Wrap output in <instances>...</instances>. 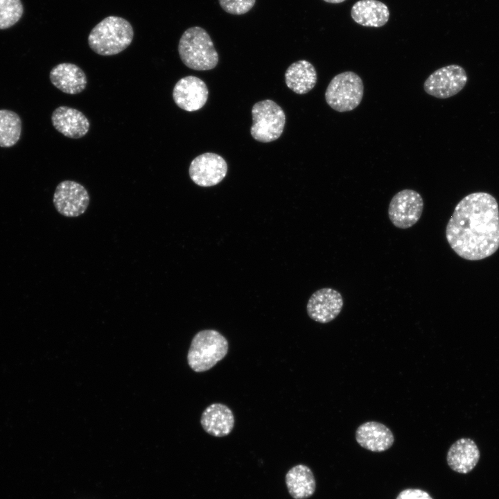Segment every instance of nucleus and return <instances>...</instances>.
<instances>
[{
	"instance_id": "obj_1",
	"label": "nucleus",
	"mask_w": 499,
	"mask_h": 499,
	"mask_svg": "<svg viewBox=\"0 0 499 499\" xmlns=\"http://www.w3.org/2000/svg\"><path fill=\"white\" fill-rule=\"evenodd\" d=\"M446 238L460 257L478 261L499 248V209L489 193L477 192L463 198L446 227Z\"/></svg>"
},
{
	"instance_id": "obj_11",
	"label": "nucleus",
	"mask_w": 499,
	"mask_h": 499,
	"mask_svg": "<svg viewBox=\"0 0 499 499\" xmlns=\"http://www.w3.org/2000/svg\"><path fill=\"white\" fill-rule=\"evenodd\" d=\"M343 304L340 292L331 288H323L312 294L307 303L306 310L312 319L325 324L331 322L340 314Z\"/></svg>"
},
{
	"instance_id": "obj_20",
	"label": "nucleus",
	"mask_w": 499,
	"mask_h": 499,
	"mask_svg": "<svg viewBox=\"0 0 499 499\" xmlns=\"http://www.w3.org/2000/svg\"><path fill=\"white\" fill-rule=\"evenodd\" d=\"M286 484L290 495L294 499H306L315 491V480L309 467L298 464L286 473Z\"/></svg>"
},
{
	"instance_id": "obj_7",
	"label": "nucleus",
	"mask_w": 499,
	"mask_h": 499,
	"mask_svg": "<svg viewBox=\"0 0 499 499\" xmlns=\"http://www.w3.org/2000/svg\"><path fill=\"white\" fill-rule=\"evenodd\" d=\"M423 209V200L416 191L405 189L396 193L388 207V216L397 228L408 229L420 219Z\"/></svg>"
},
{
	"instance_id": "obj_8",
	"label": "nucleus",
	"mask_w": 499,
	"mask_h": 499,
	"mask_svg": "<svg viewBox=\"0 0 499 499\" xmlns=\"http://www.w3.org/2000/svg\"><path fill=\"white\" fill-rule=\"evenodd\" d=\"M468 77L457 64L443 67L432 72L425 80V91L437 98H448L459 93L466 85Z\"/></svg>"
},
{
	"instance_id": "obj_16",
	"label": "nucleus",
	"mask_w": 499,
	"mask_h": 499,
	"mask_svg": "<svg viewBox=\"0 0 499 499\" xmlns=\"http://www.w3.org/2000/svg\"><path fill=\"white\" fill-rule=\"evenodd\" d=\"M200 423L208 434L217 437H225L234 428V417L226 405L212 403L203 411Z\"/></svg>"
},
{
	"instance_id": "obj_2",
	"label": "nucleus",
	"mask_w": 499,
	"mask_h": 499,
	"mask_svg": "<svg viewBox=\"0 0 499 499\" xmlns=\"http://www.w3.org/2000/svg\"><path fill=\"white\" fill-rule=\"evenodd\" d=\"M133 37L131 24L123 17L111 15L91 29L88 36V44L98 55H114L128 48Z\"/></svg>"
},
{
	"instance_id": "obj_6",
	"label": "nucleus",
	"mask_w": 499,
	"mask_h": 499,
	"mask_svg": "<svg viewBox=\"0 0 499 499\" xmlns=\"http://www.w3.org/2000/svg\"><path fill=\"white\" fill-rule=\"evenodd\" d=\"M252 137L258 141L268 143L281 135L286 123L282 108L274 101L266 99L256 103L252 108Z\"/></svg>"
},
{
	"instance_id": "obj_19",
	"label": "nucleus",
	"mask_w": 499,
	"mask_h": 499,
	"mask_svg": "<svg viewBox=\"0 0 499 499\" xmlns=\"http://www.w3.org/2000/svg\"><path fill=\"white\" fill-rule=\"evenodd\" d=\"M287 87L297 94H305L316 85L317 72L307 60H301L291 64L285 72Z\"/></svg>"
},
{
	"instance_id": "obj_22",
	"label": "nucleus",
	"mask_w": 499,
	"mask_h": 499,
	"mask_svg": "<svg viewBox=\"0 0 499 499\" xmlns=\"http://www.w3.org/2000/svg\"><path fill=\"white\" fill-rule=\"evenodd\" d=\"M23 11L21 0H0V29L15 24L21 17Z\"/></svg>"
},
{
	"instance_id": "obj_3",
	"label": "nucleus",
	"mask_w": 499,
	"mask_h": 499,
	"mask_svg": "<svg viewBox=\"0 0 499 499\" xmlns=\"http://www.w3.org/2000/svg\"><path fill=\"white\" fill-rule=\"evenodd\" d=\"M178 53L182 62L193 70H211L218 62V54L211 37L200 26L190 27L183 33Z\"/></svg>"
},
{
	"instance_id": "obj_21",
	"label": "nucleus",
	"mask_w": 499,
	"mask_h": 499,
	"mask_svg": "<svg viewBox=\"0 0 499 499\" xmlns=\"http://www.w3.org/2000/svg\"><path fill=\"white\" fill-rule=\"evenodd\" d=\"M21 133V121L13 111L0 110V147L9 148L19 141Z\"/></svg>"
},
{
	"instance_id": "obj_5",
	"label": "nucleus",
	"mask_w": 499,
	"mask_h": 499,
	"mask_svg": "<svg viewBox=\"0 0 499 499\" xmlns=\"http://www.w3.org/2000/svg\"><path fill=\"white\" fill-rule=\"evenodd\" d=\"M363 94L364 85L361 78L355 72L344 71L331 79L326 89L325 100L334 110L345 112L360 105Z\"/></svg>"
},
{
	"instance_id": "obj_10",
	"label": "nucleus",
	"mask_w": 499,
	"mask_h": 499,
	"mask_svg": "<svg viewBox=\"0 0 499 499\" xmlns=\"http://www.w3.org/2000/svg\"><path fill=\"white\" fill-rule=\"evenodd\" d=\"M227 164L220 155L205 152L194 158L189 168L192 181L197 185L209 187L218 184L226 176Z\"/></svg>"
},
{
	"instance_id": "obj_12",
	"label": "nucleus",
	"mask_w": 499,
	"mask_h": 499,
	"mask_svg": "<svg viewBox=\"0 0 499 499\" xmlns=\"http://www.w3.org/2000/svg\"><path fill=\"white\" fill-rule=\"evenodd\" d=\"M209 91L200 78L189 76L180 79L174 86L173 98L181 109L194 112L201 109L207 103Z\"/></svg>"
},
{
	"instance_id": "obj_9",
	"label": "nucleus",
	"mask_w": 499,
	"mask_h": 499,
	"mask_svg": "<svg viewBox=\"0 0 499 499\" xmlns=\"http://www.w3.org/2000/svg\"><path fill=\"white\" fill-rule=\"evenodd\" d=\"M56 210L67 217H78L83 214L89 203L87 189L80 183L64 180L59 183L53 195Z\"/></svg>"
},
{
	"instance_id": "obj_4",
	"label": "nucleus",
	"mask_w": 499,
	"mask_h": 499,
	"mask_svg": "<svg viewBox=\"0 0 499 499\" xmlns=\"http://www.w3.org/2000/svg\"><path fill=\"white\" fill-rule=\"evenodd\" d=\"M228 348L227 340L218 331H200L192 339L187 355L189 366L195 372L206 371L225 357Z\"/></svg>"
},
{
	"instance_id": "obj_15",
	"label": "nucleus",
	"mask_w": 499,
	"mask_h": 499,
	"mask_svg": "<svg viewBox=\"0 0 499 499\" xmlns=\"http://www.w3.org/2000/svg\"><path fill=\"white\" fill-rule=\"evenodd\" d=\"M51 83L68 94H77L86 87L87 79L85 72L73 63L64 62L55 65L50 71Z\"/></svg>"
},
{
	"instance_id": "obj_14",
	"label": "nucleus",
	"mask_w": 499,
	"mask_h": 499,
	"mask_svg": "<svg viewBox=\"0 0 499 499\" xmlns=\"http://www.w3.org/2000/svg\"><path fill=\"white\" fill-rule=\"evenodd\" d=\"M356 439L362 448L378 453L389 449L394 441L391 430L376 421L361 424L356 431Z\"/></svg>"
},
{
	"instance_id": "obj_23",
	"label": "nucleus",
	"mask_w": 499,
	"mask_h": 499,
	"mask_svg": "<svg viewBox=\"0 0 499 499\" xmlns=\"http://www.w3.org/2000/svg\"><path fill=\"white\" fill-rule=\"evenodd\" d=\"M221 8L227 13L240 15L247 13L255 4L256 0H218Z\"/></svg>"
},
{
	"instance_id": "obj_18",
	"label": "nucleus",
	"mask_w": 499,
	"mask_h": 499,
	"mask_svg": "<svg viewBox=\"0 0 499 499\" xmlns=\"http://www.w3.org/2000/svg\"><path fill=\"white\" fill-rule=\"evenodd\" d=\"M352 19L358 24L367 27H380L388 21L387 6L378 0H359L351 10Z\"/></svg>"
},
{
	"instance_id": "obj_24",
	"label": "nucleus",
	"mask_w": 499,
	"mask_h": 499,
	"mask_svg": "<svg viewBox=\"0 0 499 499\" xmlns=\"http://www.w3.org/2000/svg\"><path fill=\"white\" fill-rule=\"evenodd\" d=\"M396 499H432V498L421 489H407L400 492Z\"/></svg>"
},
{
	"instance_id": "obj_13",
	"label": "nucleus",
	"mask_w": 499,
	"mask_h": 499,
	"mask_svg": "<svg viewBox=\"0 0 499 499\" xmlns=\"http://www.w3.org/2000/svg\"><path fill=\"white\" fill-rule=\"evenodd\" d=\"M56 130L71 139H80L89 132L90 123L80 111L68 106L57 107L51 115Z\"/></svg>"
},
{
	"instance_id": "obj_25",
	"label": "nucleus",
	"mask_w": 499,
	"mask_h": 499,
	"mask_svg": "<svg viewBox=\"0 0 499 499\" xmlns=\"http://www.w3.org/2000/svg\"><path fill=\"white\" fill-rule=\"evenodd\" d=\"M324 1L327 3H339L344 1L345 0H324Z\"/></svg>"
},
{
	"instance_id": "obj_17",
	"label": "nucleus",
	"mask_w": 499,
	"mask_h": 499,
	"mask_svg": "<svg viewBox=\"0 0 499 499\" xmlns=\"http://www.w3.org/2000/svg\"><path fill=\"white\" fill-rule=\"evenodd\" d=\"M446 459L451 469L457 473H467L477 464L480 451L473 440L461 438L450 447Z\"/></svg>"
}]
</instances>
